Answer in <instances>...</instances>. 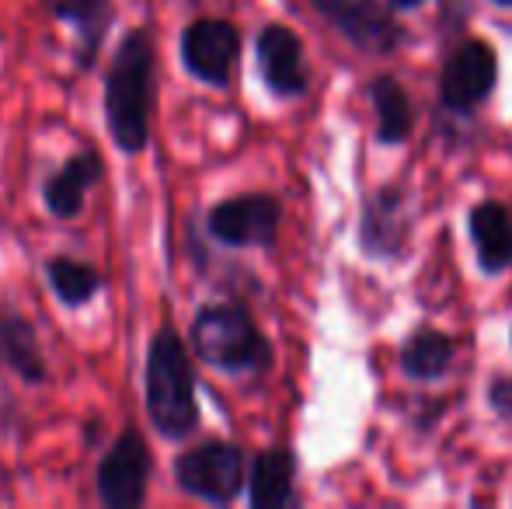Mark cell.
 I'll return each instance as SVG.
<instances>
[{"label":"cell","instance_id":"obj_6","mask_svg":"<svg viewBox=\"0 0 512 509\" xmlns=\"http://www.w3.org/2000/svg\"><path fill=\"white\" fill-rule=\"evenodd\" d=\"M150 475H154V454L136 429H122L108 454L98 461L95 489L108 509H140L147 503Z\"/></svg>","mask_w":512,"mask_h":509},{"label":"cell","instance_id":"obj_1","mask_svg":"<svg viewBox=\"0 0 512 509\" xmlns=\"http://www.w3.org/2000/svg\"><path fill=\"white\" fill-rule=\"evenodd\" d=\"M157 88V49L147 28H129L105 70V126L119 154L136 157L150 143Z\"/></svg>","mask_w":512,"mask_h":509},{"label":"cell","instance_id":"obj_11","mask_svg":"<svg viewBox=\"0 0 512 509\" xmlns=\"http://www.w3.org/2000/svg\"><path fill=\"white\" fill-rule=\"evenodd\" d=\"M408 217H405V189L401 185H380L363 206L359 220V248L373 258H401L408 245Z\"/></svg>","mask_w":512,"mask_h":509},{"label":"cell","instance_id":"obj_7","mask_svg":"<svg viewBox=\"0 0 512 509\" xmlns=\"http://www.w3.org/2000/svg\"><path fill=\"white\" fill-rule=\"evenodd\" d=\"M499 84V56L488 42L464 39L439 70V102L453 116H471Z\"/></svg>","mask_w":512,"mask_h":509},{"label":"cell","instance_id":"obj_17","mask_svg":"<svg viewBox=\"0 0 512 509\" xmlns=\"http://www.w3.org/2000/svg\"><path fill=\"white\" fill-rule=\"evenodd\" d=\"M457 360V342L436 328H418L401 346V374L411 381H436Z\"/></svg>","mask_w":512,"mask_h":509},{"label":"cell","instance_id":"obj_4","mask_svg":"<svg viewBox=\"0 0 512 509\" xmlns=\"http://www.w3.org/2000/svg\"><path fill=\"white\" fill-rule=\"evenodd\" d=\"M244 482H248V461L237 443L203 440L175 461V485L199 503L230 506L241 496Z\"/></svg>","mask_w":512,"mask_h":509},{"label":"cell","instance_id":"obj_13","mask_svg":"<svg viewBox=\"0 0 512 509\" xmlns=\"http://www.w3.org/2000/svg\"><path fill=\"white\" fill-rule=\"evenodd\" d=\"M49 14L67 25L77 39V67L91 70L98 63L108 32L115 25V0H46Z\"/></svg>","mask_w":512,"mask_h":509},{"label":"cell","instance_id":"obj_10","mask_svg":"<svg viewBox=\"0 0 512 509\" xmlns=\"http://www.w3.org/2000/svg\"><path fill=\"white\" fill-rule=\"evenodd\" d=\"M255 60H258V74H262L265 88L276 98H304L310 88V74L304 63V42L293 28L279 25H265L255 39Z\"/></svg>","mask_w":512,"mask_h":509},{"label":"cell","instance_id":"obj_3","mask_svg":"<svg viewBox=\"0 0 512 509\" xmlns=\"http://www.w3.org/2000/svg\"><path fill=\"white\" fill-rule=\"evenodd\" d=\"M189 349L220 374H262L272 367V346L237 300H209L189 328Z\"/></svg>","mask_w":512,"mask_h":509},{"label":"cell","instance_id":"obj_18","mask_svg":"<svg viewBox=\"0 0 512 509\" xmlns=\"http://www.w3.org/2000/svg\"><path fill=\"white\" fill-rule=\"evenodd\" d=\"M370 102H373V112H377V140L384 147H398L411 136V98L408 91L401 88L398 77L391 74H380L370 81Z\"/></svg>","mask_w":512,"mask_h":509},{"label":"cell","instance_id":"obj_20","mask_svg":"<svg viewBox=\"0 0 512 509\" xmlns=\"http://www.w3.org/2000/svg\"><path fill=\"white\" fill-rule=\"evenodd\" d=\"M488 405L506 422H512V377H495V381L488 384Z\"/></svg>","mask_w":512,"mask_h":509},{"label":"cell","instance_id":"obj_14","mask_svg":"<svg viewBox=\"0 0 512 509\" xmlns=\"http://www.w3.org/2000/svg\"><path fill=\"white\" fill-rule=\"evenodd\" d=\"M0 367L25 384L49 381V360L42 353L39 332L14 307H0Z\"/></svg>","mask_w":512,"mask_h":509},{"label":"cell","instance_id":"obj_8","mask_svg":"<svg viewBox=\"0 0 512 509\" xmlns=\"http://www.w3.org/2000/svg\"><path fill=\"white\" fill-rule=\"evenodd\" d=\"M178 56L189 77L206 88H227L234 81L237 56H241V32L227 18H196L182 28Z\"/></svg>","mask_w":512,"mask_h":509},{"label":"cell","instance_id":"obj_9","mask_svg":"<svg viewBox=\"0 0 512 509\" xmlns=\"http://www.w3.org/2000/svg\"><path fill=\"white\" fill-rule=\"evenodd\" d=\"M310 7L363 53L387 56L405 39V28L380 0H310Z\"/></svg>","mask_w":512,"mask_h":509},{"label":"cell","instance_id":"obj_19","mask_svg":"<svg viewBox=\"0 0 512 509\" xmlns=\"http://www.w3.org/2000/svg\"><path fill=\"white\" fill-rule=\"evenodd\" d=\"M46 283L63 307L77 311V307H88L102 293L105 276L91 262H81V258L70 255H53L46 262Z\"/></svg>","mask_w":512,"mask_h":509},{"label":"cell","instance_id":"obj_12","mask_svg":"<svg viewBox=\"0 0 512 509\" xmlns=\"http://www.w3.org/2000/svg\"><path fill=\"white\" fill-rule=\"evenodd\" d=\"M105 161L98 150H81V154L67 157L53 175L42 182V203L56 220H74L84 213V199L88 192L102 182Z\"/></svg>","mask_w":512,"mask_h":509},{"label":"cell","instance_id":"obj_5","mask_svg":"<svg viewBox=\"0 0 512 509\" xmlns=\"http://www.w3.org/2000/svg\"><path fill=\"white\" fill-rule=\"evenodd\" d=\"M283 227V203L272 192H241L206 213V234L223 248H272Z\"/></svg>","mask_w":512,"mask_h":509},{"label":"cell","instance_id":"obj_2","mask_svg":"<svg viewBox=\"0 0 512 509\" xmlns=\"http://www.w3.org/2000/svg\"><path fill=\"white\" fill-rule=\"evenodd\" d=\"M143 405H147L150 426L164 440H185L196 433L203 419L189 342L178 335L171 321L150 335L147 360H143Z\"/></svg>","mask_w":512,"mask_h":509},{"label":"cell","instance_id":"obj_23","mask_svg":"<svg viewBox=\"0 0 512 509\" xmlns=\"http://www.w3.org/2000/svg\"><path fill=\"white\" fill-rule=\"evenodd\" d=\"M509 342H512V332H509Z\"/></svg>","mask_w":512,"mask_h":509},{"label":"cell","instance_id":"obj_15","mask_svg":"<svg viewBox=\"0 0 512 509\" xmlns=\"http://www.w3.org/2000/svg\"><path fill=\"white\" fill-rule=\"evenodd\" d=\"M467 231H471L478 265L485 276H499L512 265V213L499 199H481L467 213Z\"/></svg>","mask_w":512,"mask_h":509},{"label":"cell","instance_id":"obj_22","mask_svg":"<svg viewBox=\"0 0 512 509\" xmlns=\"http://www.w3.org/2000/svg\"><path fill=\"white\" fill-rule=\"evenodd\" d=\"M495 7H502V11H512V0H492Z\"/></svg>","mask_w":512,"mask_h":509},{"label":"cell","instance_id":"obj_16","mask_svg":"<svg viewBox=\"0 0 512 509\" xmlns=\"http://www.w3.org/2000/svg\"><path fill=\"white\" fill-rule=\"evenodd\" d=\"M297 457L286 447H269L251 461L248 471V503L251 509H283L297 503Z\"/></svg>","mask_w":512,"mask_h":509},{"label":"cell","instance_id":"obj_21","mask_svg":"<svg viewBox=\"0 0 512 509\" xmlns=\"http://www.w3.org/2000/svg\"><path fill=\"white\" fill-rule=\"evenodd\" d=\"M394 7H418V4H425V0H391Z\"/></svg>","mask_w":512,"mask_h":509}]
</instances>
